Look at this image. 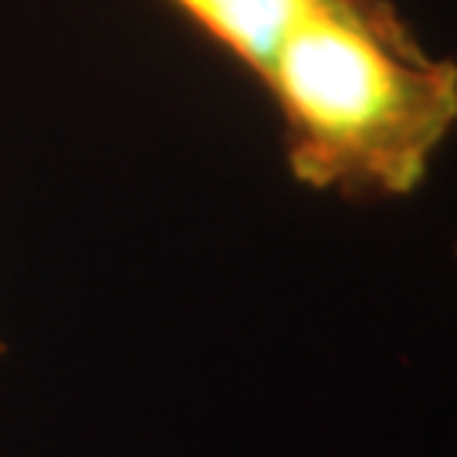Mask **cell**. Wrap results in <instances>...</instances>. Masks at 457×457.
Segmentation results:
<instances>
[{
    "mask_svg": "<svg viewBox=\"0 0 457 457\" xmlns=\"http://www.w3.org/2000/svg\"><path fill=\"white\" fill-rule=\"evenodd\" d=\"M170 4L241 65L262 75L281 37L312 0H170Z\"/></svg>",
    "mask_w": 457,
    "mask_h": 457,
    "instance_id": "7a4b0ae2",
    "label": "cell"
},
{
    "mask_svg": "<svg viewBox=\"0 0 457 457\" xmlns=\"http://www.w3.org/2000/svg\"><path fill=\"white\" fill-rule=\"evenodd\" d=\"M258 79L295 180L345 200L410 196L457 126V62L390 0H312Z\"/></svg>",
    "mask_w": 457,
    "mask_h": 457,
    "instance_id": "6da1fadb",
    "label": "cell"
},
{
    "mask_svg": "<svg viewBox=\"0 0 457 457\" xmlns=\"http://www.w3.org/2000/svg\"><path fill=\"white\" fill-rule=\"evenodd\" d=\"M0 353H4V343H0Z\"/></svg>",
    "mask_w": 457,
    "mask_h": 457,
    "instance_id": "277c9868",
    "label": "cell"
},
{
    "mask_svg": "<svg viewBox=\"0 0 457 457\" xmlns=\"http://www.w3.org/2000/svg\"><path fill=\"white\" fill-rule=\"evenodd\" d=\"M454 258H457V245H454Z\"/></svg>",
    "mask_w": 457,
    "mask_h": 457,
    "instance_id": "3957f363",
    "label": "cell"
}]
</instances>
